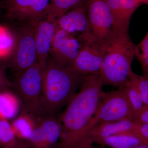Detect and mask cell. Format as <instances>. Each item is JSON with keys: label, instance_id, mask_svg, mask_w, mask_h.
Masks as SVG:
<instances>
[{"label": "cell", "instance_id": "cell-2", "mask_svg": "<svg viewBox=\"0 0 148 148\" xmlns=\"http://www.w3.org/2000/svg\"><path fill=\"white\" fill-rule=\"evenodd\" d=\"M83 77L71 66L58 65L49 56L42 70L43 116H55L68 105L76 94Z\"/></svg>", "mask_w": 148, "mask_h": 148}, {"label": "cell", "instance_id": "cell-16", "mask_svg": "<svg viewBox=\"0 0 148 148\" xmlns=\"http://www.w3.org/2000/svg\"><path fill=\"white\" fill-rule=\"evenodd\" d=\"M38 118L33 114L21 111L20 115L10 123L16 139L27 141L36 126Z\"/></svg>", "mask_w": 148, "mask_h": 148}, {"label": "cell", "instance_id": "cell-8", "mask_svg": "<svg viewBox=\"0 0 148 148\" xmlns=\"http://www.w3.org/2000/svg\"><path fill=\"white\" fill-rule=\"evenodd\" d=\"M87 18L94 40L103 42L114 30L112 14L106 0H88Z\"/></svg>", "mask_w": 148, "mask_h": 148}, {"label": "cell", "instance_id": "cell-15", "mask_svg": "<svg viewBox=\"0 0 148 148\" xmlns=\"http://www.w3.org/2000/svg\"><path fill=\"white\" fill-rule=\"evenodd\" d=\"M106 1L112 14L114 30L129 34L130 19L139 7L134 0Z\"/></svg>", "mask_w": 148, "mask_h": 148}, {"label": "cell", "instance_id": "cell-31", "mask_svg": "<svg viewBox=\"0 0 148 148\" xmlns=\"http://www.w3.org/2000/svg\"><path fill=\"white\" fill-rule=\"evenodd\" d=\"M86 148H93L92 147H91V146H89V147H86Z\"/></svg>", "mask_w": 148, "mask_h": 148}, {"label": "cell", "instance_id": "cell-18", "mask_svg": "<svg viewBox=\"0 0 148 148\" xmlns=\"http://www.w3.org/2000/svg\"><path fill=\"white\" fill-rule=\"evenodd\" d=\"M20 109V102L16 95L9 90L0 92V118L14 119Z\"/></svg>", "mask_w": 148, "mask_h": 148}, {"label": "cell", "instance_id": "cell-1", "mask_svg": "<svg viewBox=\"0 0 148 148\" xmlns=\"http://www.w3.org/2000/svg\"><path fill=\"white\" fill-rule=\"evenodd\" d=\"M81 89L67 105L58 119L61 134L57 148H81L90 122L100 105L104 92L99 74L83 77Z\"/></svg>", "mask_w": 148, "mask_h": 148}, {"label": "cell", "instance_id": "cell-19", "mask_svg": "<svg viewBox=\"0 0 148 148\" xmlns=\"http://www.w3.org/2000/svg\"><path fill=\"white\" fill-rule=\"evenodd\" d=\"M85 0H50L44 18L56 20Z\"/></svg>", "mask_w": 148, "mask_h": 148}, {"label": "cell", "instance_id": "cell-4", "mask_svg": "<svg viewBox=\"0 0 148 148\" xmlns=\"http://www.w3.org/2000/svg\"><path fill=\"white\" fill-rule=\"evenodd\" d=\"M38 22L10 24L8 27L13 33L14 43L7 66L16 73L38 62L35 40Z\"/></svg>", "mask_w": 148, "mask_h": 148}, {"label": "cell", "instance_id": "cell-24", "mask_svg": "<svg viewBox=\"0 0 148 148\" xmlns=\"http://www.w3.org/2000/svg\"><path fill=\"white\" fill-rule=\"evenodd\" d=\"M17 140L8 120L0 118V146L4 147Z\"/></svg>", "mask_w": 148, "mask_h": 148}, {"label": "cell", "instance_id": "cell-21", "mask_svg": "<svg viewBox=\"0 0 148 148\" xmlns=\"http://www.w3.org/2000/svg\"><path fill=\"white\" fill-rule=\"evenodd\" d=\"M128 81L135 88L145 105H148V75H139L132 71Z\"/></svg>", "mask_w": 148, "mask_h": 148}, {"label": "cell", "instance_id": "cell-30", "mask_svg": "<svg viewBox=\"0 0 148 148\" xmlns=\"http://www.w3.org/2000/svg\"><path fill=\"white\" fill-rule=\"evenodd\" d=\"M131 148H148V145L143 144V145H140L137 146V147Z\"/></svg>", "mask_w": 148, "mask_h": 148}, {"label": "cell", "instance_id": "cell-7", "mask_svg": "<svg viewBox=\"0 0 148 148\" xmlns=\"http://www.w3.org/2000/svg\"><path fill=\"white\" fill-rule=\"evenodd\" d=\"M50 0H3L4 18L10 24L38 22L43 18Z\"/></svg>", "mask_w": 148, "mask_h": 148}, {"label": "cell", "instance_id": "cell-10", "mask_svg": "<svg viewBox=\"0 0 148 148\" xmlns=\"http://www.w3.org/2000/svg\"><path fill=\"white\" fill-rule=\"evenodd\" d=\"M61 125L55 116L39 117L36 126L25 143L30 148H54L61 134Z\"/></svg>", "mask_w": 148, "mask_h": 148}, {"label": "cell", "instance_id": "cell-6", "mask_svg": "<svg viewBox=\"0 0 148 148\" xmlns=\"http://www.w3.org/2000/svg\"><path fill=\"white\" fill-rule=\"evenodd\" d=\"M134 115L124 87L104 92L98 108L91 120L92 127L119 121H134Z\"/></svg>", "mask_w": 148, "mask_h": 148}, {"label": "cell", "instance_id": "cell-28", "mask_svg": "<svg viewBox=\"0 0 148 148\" xmlns=\"http://www.w3.org/2000/svg\"><path fill=\"white\" fill-rule=\"evenodd\" d=\"M2 148H30L25 142L16 140L13 143L3 147Z\"/></svg>", "mask_w": 148, "mask_h": 148}, {"label": "cell", "instance_id": "cell-9", "mask_svg": "<svg viewBox=\"0 0 148 148\" xmlns=\"http://www.w3.org/2000/svg\"><path fill=\"white\" fill-rule=\"evenodd\" d=\"M86 42L80 37L71 34L58 27L53 37L49 56L60 66H71Z\"/></svg>", "mask_w": 148, "mask_h": 148}, {"label": "cell", "instance_id": "cell-3", "mask_svg": "<svg viewBox=\"0 0 148 148\" xmlns=\"http://www.w3.org/2000/svg\"><path fill=\"white\" fill-rule=\"evenodd\" d=\"M103 60L99 75L103 86L124 87L132 70L135 44L129 34L113 30L103 42Z\"/></svg>", "mask_w": 148, "mask_h": 148}, {"label": "cell", "instance_id": "cell-14", "mask_svg": "<svg viewBox=\"0 0 148 148\" xmlns=\"http://www.w3.org/2000/svg\"><path fill=\"white\" fill-rule=\"evenodd\" d=\"M57 28L56 20L44 18L37 23L35 44L38 63L42 70L47 64L51 47Z\"/></svg>", "mask_w": 148, "mask_h": 148}, {"label": "cell", "instance_id": "cell-29", "mask_svg": "<svg viewBox=\"0 0 148 148\" xmlns=\"http://www.w3.org/2000/svg\"><path fill=\"white\" fill-rule=\"evenodd\" d=\"M138 7L142 4H148V0H134Z\"/></svg>", "mask_w": 148, "mask_h": 148}, {"label": "cell", "instance_id": "cell-27", "mask_svg": "<svg viewBox=\"0 0 148 148\" xmlns=\"http://www.w3.org/2000/svg\"><path fill=\"white\" fill-rule=\"evenodd\" d=\"M137 134L144 143L148 145V124H138Z\"/></svg>", "mask_w": 148, "mask_h": 148}, {"label": "cell", "instance_id": "cell-26", "mask_svg": "<svg viewBox=\"0 0 148 148\" xmlns=\"http://www.w3.org/2000/svg\"><path fill=\"white\" fill-rule=\"evenodd\" d=\"M138 124H148V105H145L134 118Z\"/></svg>", "mask_w": 148, "mask_h": 148}, {"label": "cell", "instance_id": "cell-13", "mask_svg": "<svg viewBox=\"0 0 148 148\" xmlns=\"http://www.w3.org/2000/svg\"><path fill=\"white\" fill-rule=\"evenodd\" d=\"M138 124L134 121L123 120L104 123L93 126L86 133L82 148L91 146L92 143L110 136L122 133H135L137 135Z\"/></svg>", "mask_w": 148, "mask_h": 148}, {"label": "cell", "instance_id": "cell-25", "mask_svg": "<svg viewBox=\"0 0 148 148\" xmlns=\"http://www.w3.org/2000/svg\"><path fill=\"white\" fill-rule=\"evenodd\" d=\"M5 65L0 63V92L8 90L13 87V84L8 78L6 75L5 69Z\"/></svg>", "mask_w": 148, "mask_h": 148}, {"label": "cell", "instance_id": "cell-17", "mask_svg": "<svg viewBox=\"0 0 148 148\" xmlns=\"http://www.w3.org/2000/svg\"><path fill=\"white\" fill-rule=\"evenodd\" d=\"M97 143L114 148H131L146 144L139 136L132 133L113 135L100 140Z\"/></svg>", "mask_w": 148, "mask_h": 148}, {"label": "cell", "instance_id": "cell-12", "mask_svg": "<svg viewBox=\"0 0 148 148\" xmlns=\"http://www.w3.org/2000/svg\"><path fill=\"white\" fill-rule=\"evenodd\" d=\"M103 42L95 40L86 43L71 66L80 75L98 74L103 60Z\"/></svg>", "mask_w": 148, "mask_h": 148}, {"label": "cell", "instance_id": "cell-11", "mask_svg": "<svg viewBox=\"0 0 148 148\" xmlns=\"http://www.w3.org/2000/svg\"><path fill=\"white\" fill-rule=\"evenodd\" d=\"M88 0L81 3L56 19L57 27L85 41L95 40L90 33L87 18Z\"/></svg>", "mask_w": 148, "mask_h": 148}, {"label": "cell", "instance_id": "cell-22", "mask_svg": "<svg viewBox=\"0 0 148 148\" xmlns=\"http://www.w3.org/2000/svg\"><path fill=\"white\" fill-rule=\"evenodd\" d=\"M142 67L144 75H148V33L139 44L134 47V56Z\"/></svg>", "mask_w": 148, "mask_h": 148}, {"label": "cell", "instance_id": "cell-23", "mask_svg": "<svg viewBox=\"0 0 148 148\" xmlns=\"http://www.w3.org/2000/svg\"><path fill=\"white\" fill-rule=\"evenodd\" d=\"M123 87L124 88L128 101L134 113L135 117L145 105L142 101L138 90L128 80Z\"/></svg>", "mask_w": 148, "mask_h": 148}, {"label": "cell", "instance_id": "cell-5", "mask_svg": "<svg viewBox=\"0 0 148 148\" xmlns=\"http://www.w3.org/2000/svg\"><path fill=\"white\" fill-rule=\"evenodd\" d=\"M16 74L13 86L23 103L21 111L33 114L38 117L43 116L42 69L37 62Z\"/></svg>", "mask_w": 148, "mask_h": 148}, {"label": "cell", "instance_id": "cell-20", "mask_svg": "<svg viewBox=\"0 0 148 148\" xmlns=\"http://www.w3.org/2000/svg\"><path fill=\"white\" fill-rule=\"evenodd\" d=\"M14 43V36L9 27H0V63L7 66Z\"/></svg>", "mask_w": 148, "mask_h": 148}, {"label": "cell", "instance_id": "cell-32", "mask_svg": "<svg viewBox=\"0 0 148 148\" xmlns=\"http://www.w3.org/2000/svg\"><path fill=\"white\" fill-rule=\"evenodd\" d=\"M1 4H0V8H1Z\"/></svg>", "mask_w": 148, "mask_h": 148}]
</instances>
